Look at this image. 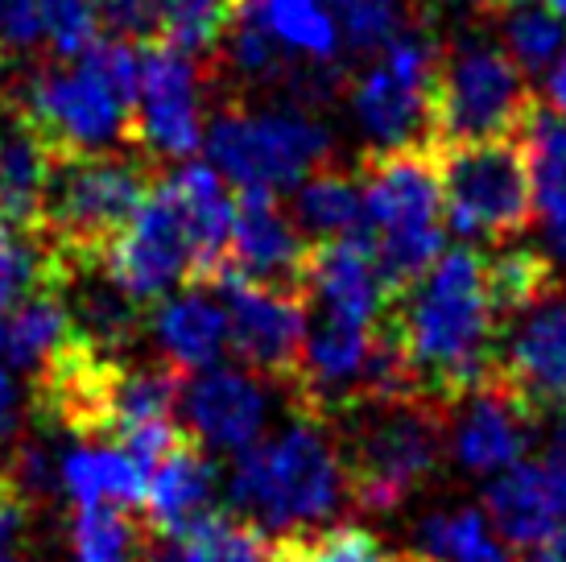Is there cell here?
Instances as JSON below:
<instances>
[{
	"instance_id": "cell-2",
	"label": "cell",
	"mask_w": 566,
	"mask_h": 562,
	"mask_svg": "<svg viewBox=\"0 0 566 562\" xmlns=\"http://www.w3.org/2000/svg\"><path fill=\"white\" fill-rule=\"evenodd\" d=\"M142 63L125 38L99 33L75 59L38 63L9 87L50 154H87L133 145ZM137 149V145H133Z\"/></svg>"
},
{
	"instance_id": "cell-38",
	"label": "cell",
	"mask_w": 566,
	"mask_h": 562,
	"mask_svg": "<svg viewBox=\"0 0 566 562\" xmlns=\"http://www.w3.org/2000/svg\"><path fill=\"white\" fill-rule=\"evenodd\" d=\"M95 13L108 38H125L133 46L158 38V0H95Z\"/></svg>"
},
{
	"instance_id": "cell-22",
	"label": "cell",
	"mask_w": 566,
	"mask_h": 562,
	"mask_svg": "<svg viewBox=\"0 0 566 562\" xmlns=\"http://www.w3.org/2000/svg\"><path fill=\"white\" fill-rule=\"evenodd\" d=\"M216 500V464L195 438H182L158 468L145 476L142 517L154 538H182V533L211 513Z\"/></svg>"
},
{
	"instance_id": "cell-5",
	"label": "cell",
	"mask_w": 566,
	"mask_h": 562,
	"mask_svg": "<svg viewBox=\"0 0 566 562\" xmlns=\"http://www.w3.org/2000/svg\"><path fill=\"white\" fill-rule=\"evenodd\" d=\"M339 438L352 504L368 513H394L439 476L447 459V402L409 389L352 409Z\"/></svg>"
},
{
	"instance_id": "cell-32",
	"label": "cell",
	"mask_w": 566,
	"mask_h": 562,
	"mask_svg": "<svg viewBox=\"0 0 566 562\" xmlns=\"http://www.w3.org/2000/svg\"><path fill=\"white\" fill-rule=\"evenodd\" d=\"M273 562H401V554H389L380 538L352 521H331L315 530L273 533Z\"/></svg>"
},
{
	"instance_id": "cell-8",
	"label": "cell",
	"mask_w": 566,
	"mask_h": 562,
	"mask_svg": "<svg viewBox=\"0 0 566 562\" xmlns=\"http://www.w3.org/2000/svg\"><path fill=\"white\" fill-rule=\"evenodd\" d=\"M203 149L232 187L294 190L306 174L327 166L335 140L302 108H252L249 100H223L207 121Z\"/></svg>"
},
{
	"instance_id": "cell-45",
	"label": "cell",
	"mask_w": 566,
	"mask_h": 562,
	"mask_svg": "<svg viewBox=\"0 0 566 562\" xmlns=\"http://www.w3.org/2000/svg\"><path fill=\"white\" fill-rule=\"evenodd\" d=\"M546 547H551L554 559L566 562V525H563V530H554V538H551V542H546Z\"/></svg>"
},
{
	"instance_id": "cell-33",
	"label": "cell",
	"mask_w": 566,
	"mask_h": 562,
	"mask_svg": "<svg viewBox=\"0 0 566 562\" xmlns=\"http://www.w3.org/2000/svg\"><path fill=\"white\" fill-rule=\"evenodd\" d=\"M484 278H488L492 306L501 314V327H504V319H513V314L525 311L530 302L558 290V273H554L551 257L534 249L484 252Z\"/></svg>"
},
{
	"instance_id": "cell-28",
	"label": "cell",
	"mask_w": 566,
	"mask_h": 562,
	"mask_svg": "<svg viewBox=\"0 0 566 562\" xmlns=\"http://www.w3.org/2000/svg\"><path fill=\"white\" fill-rule=\"evenodd\" d=\"M413 542H418L413 554H422L426 562H517L513 547L496 538L484 509H472V504L422 517Z\"/></svg>"
},
{
	"instance_id": "cell-48",
	"label": "cell",
	"mask_w": 566,
	"mask_h": 562,
	"mask_svg": "<svg viewBox=\"0 0 566 562\" xmlns=\"http://www.w3.org/2000/svg\"><path fill=\"white\" fill-rule=\"evenodd\" d=\"M509 4H521V0H488V9L496 13V9H509Z\"/></svg>"
},
{
	"instance_id": "cell-30",
	"label": "cell",
	"mask_w": 566,
	"mask_h": 562,
	"mask_svg": "<svg viewBox=\"0 0 566 562\" xmlns=\"http://www.w3.org/2000/svg\"><path fill=\"white\" fill-rule=\"evenodd\" d=\"M249 0H158V38L170 46L216 59Z\"/></svg>"
},
{
	"instance_id": "cell-42",
	"label": "cell",
	"mask_w": 566,
	"mask_h": 562,
	"mask_svg": "<svg viewBox=\"0 0 566 562\" xmlns=\"http://www.w3.org/2000/svg\"><path fill=\"white\" fill-rule=\"evenodd\" d=\"M430 4H434L430 13H459L463 21H472V17H492L488 0H430Z\"/></svg>"
},
{
	"instance_id": "cell-31",
	"label": "cell",
	"mask_w": 566,
	"mask_h": 562,
	"mask_svg": "<svg viewBox=\"0 0 566 562\" xmlns=\"http://www.w3.org/2000/svg\"><path fill=\"white\" fill-rule=\"evenodd\" d=\"M174 542L187 562H273L269 533L232 509H211Z\"/></svg>"
},
{
	"instance_id": "cell-46",
	"label": "cell",
	"mask_w": 566,
	"mask_h": 562,
	"mask_svg": "<svg viewBox=\"0 0 566 562\" xmlns=\"http://www.w3.org/2000/svg\"><path fill=\"white\" fill-rule=\"evenodd\" d=\"M521 562H558L551 554V547H534V550H521Z\"/></svg>"
},
{
	"instance_id": "cell-6",
	"label": "cell",
	"mask_w": 566,
	"mask_h": 562,
	"mask_svg": "<svg viewBox=\"0 0 566 562\" xmlns=\"http://www.w3.org/2000/svg\"><path fill=\"white\" fill-rule=\"evenodd\" d=\"M364 223L389 294L422 278L442 252V183L430 149H368L356 166Z\"/></svg>"
},
{
	"instance_id": "cell-7",
	"label": "cell",
	"mask_w": 566,
	"mask_h": 562,
	"mask_svg": "<svg viewBox=\"0 0 566 562\" xmlns=\"http://www.w3.org/2000/svg\"><path fill=\"white\" fill-rule=\"evenodd\" d=\"M492 17H472L463 30L442 33L434 66V149L447 140L517 137L537 104L530 75L488 33Z\"/></svg>"
},
{
	"instance_id": "cell-41",
	"label": "cell",
	"mask_w": 566,
	"mask_h": 562,
	"mask_svg": "<svg viewBox=\"0 0 566 562\" xmlns=\"http://www.w3.org/2000/svg\"><path fill=\"white\" fill-rule=\"evenodd\" d=\"M21 409H25V402H21V389H17L13 373L0 364V438L17 435V426H21Z\"/></svg>"
},
{
	"instance_id": "cell-26",
	"label": "cell",
	"mask_w": 566,
	"mask_h": 562,
	"mask_svg": "<svg viewBox=\"0 0 566 562\" xmlns=\"http://www.w3.org/2000/svg\"><path fill=\"white\" fill-rule=\"evenodd\" d=\"M75 327L80 323L71 314L66 290L33 294L30 302L0 314V364L17 373H33Z\"/></svg>"
},
{
	"instance_id": "cell-19",
	"label": "cell",
	"mask_w": 566,
	"mask_h": 562,
	"mask_svg": "<svg viewBox=\"0 0 566 562\" xmlns=\"http://www.w3.org/2000/svg\"><path fill=\"white\" fill-rule=\"evenodd\" d=\"M174 199L190 244V278L187 285H211L228 269V244L237 223V190L216 166L203 162H178V170L161 178Z\"/></svg>"
},
{
	"instance_id": "cell-10",
	"label": "cell",
	"mask_w": 566,
	"mask_h": 562,
	"mask_svg": "<svg viewBox=\"0 0 566 562\" xmlns=\"http://www.w3.org/2000/svg\"><path fill=\"white\" fill-rule=\"evenodd\" d=\"M434 17L413 21L373 54V63L347 83V104L373 149H430L434 154Z\"/></svg>"
},
{
	"instance_id": "cell-49",
	"label": "cell",
	"mask_w": 566,
	"mask_h": 562,
	"mask_svg": "<svg viewBox=\"0 0 566 562\" xmlns=\"http://www.w3.org/2000/svg\"><path fill=\"white\" fill-rule=\"evenodd\" d=\"M0 562H17V559H13V554H0Z\"/></svg>"
},
{
	"instance_id": "cell-44",
	"label": "cell",
	"mask_w": 566,
	"mask_h": 562,
	"mask_svg": "<svg viewBox=\"0 0 566 562\" xmlns=\"http://www.w3.org/2000/svg\"><path fill=\"white\" fill-rule=\"evenodd\" d=\"M21 488L13 485V471H9V455H0V497H13Z\"/></svg>"
},
{
	"instance_id": "cell-36",
	"label": "cell",
	"mask_w": 566,
	"mask_h": 562,
	"mask_svg": "<svg viewBox=\"0 0 566 562\" xmlns=\"http://www.w3.org/2000/svg\"><path fill=\"white\" fill-rule=\"evenodd\" d=\"M504 13V25H501V38H504V50L517 59V66L525 75H537V71H546V66L563 54L566 46V21L542 4H509L501 9Z\"/></svg>"
},
{
	"instance_id": "cell-37",
	"label": "cell",
	"mask_w": 566,
	"mask_h": 562,
	"mask_svg": "<svg viewBox=\"0 0 566 562\" xmlns=\"http://www.w3.org/2000/svg\"><path fill=\"white\" fill-rule=\"evenodd\" d=\"M38 21L50 59H75L104 33L95 0H38Z\"/></svg>"
},
{
	"instance_id": "cell-4",
	"label": "cell",
	"mask_w": 566,
	"mask_h": 562,
	"mask_svg": "<svg viewBox=\"0 0 566 562\" xmlns=\"http://www.w3.org/2000/svg\"><path fill=\"white\" fill-rule=\"evenodd\" d=\"M158 178V162H149L133 145L59 154L46 178L38 232L46 236L50 249L63 257L75 278L99 273L112 240L142 211Z\"/></svg>"
},
{
	"instance_id": "cell-47",
	"label": "cell",
	"mask_w": 566,
	"mask_h": 562,
	"mask_svg": "<svg viewBox=\"0 0 566 562\" xmlns=\"http://www.w3.org/2000/svg\"><path fill=\"white\" fill-rule=\"evenodd\" d=\"M546 9H551L558 21H566V0H546Z\"/></svg>"
},
{
	"instance_id": "cell-18",
	"label": "cell",
	"mask_w": 566,
	"mask_h": 562,
	"mask_svg": "<svg viewBox=\"0 0 566 562\" xmlns=\"http://www.w3.org/2000/svg\"><path fill=\"white\" fill-rule=\"evenodd\" d=\"M311 244L302 240L290 207L277 199V190L237 187V223L228 244V269L261 285H285L302 290Z\"/></svg>"
},
{
	"instance_id": "cell-21",
	"label": "cell",
	"mask_w": 566,
	"mask_h": 562,
	"mask_svg": "<svg viewBox=\"0 0 566 562\" xmlns=\"http://www.w3.org/2000/svg\"><path fill=\"white\" fill-rule=\"evenodd\" d=\"M54 166V154L21 112L17 95L0 92V223L38 232L42 219V195Z\"/></svg>"
},
{
	"instance_id": "cell-23",
	"label": "cell",
	"mask_w": 566,
	"mask_h": 562,
	"mask_svg": "<svg viewBox=\"0 0 566 562\" xmlns=\"http://www.w3.org/2000/svg\"><path fill=\"white\" fill-rule=\"evenodd\" d=\"M484 517L513 550L546 547L558 530V509L542 485L534 459H517L513 468L496 471L484 488Z\"/></svg>"
},
{
	"instance_id": "cell-27",
	"label": "cell",
	"mask_w": 566,
	"mask_h": 562,
	"mask_svg": "<svg viewBox=\"0 0 566 562\" xmlns=\"http://www.w3.org/2000/svg\"><path fill=\"white\" fill-rule=\"evenodd\" d=\"M71 281L75 273L50 249L46 236L0 223V314L30 302L33 294L71 290Z\"/></svg>"
},
{
	"instance_id": "cell-14",
	"label": "cell",
	"mask_w": 566,
	"mask_h": 562,
	"mask_svg": "<svg viewBox=\"0 0 566 562\" xmlns=\"http://www.w3.org/2000/svg\"><path fill=\"white\" fill-rule=\"evenodd\" d=\"M99 273L125 290L133 302H142L145 311L170 294L174 285H187L190 278V244L187 228L166 187H154V195L142 204V211L128 219L125 232L112 240L108 257Z\"/></svg>"
},
{
	"instance_id": "cell-25",
	"label": "cell",
	"mask_w": 566,
	"mask_h": 562,
	"mask_svg": "<svg viewBox=\"0 0 566 562\" xmlns=\"http://www.w3.org/2000/svg\"><path fill=\"white\" fill-rule=\"evenodd\" d=\"M290 216L306 236L315 240H335V236H356L364 228V190L356 170L344 166H318L306 174L294 199H290Z\"/></svg>"
},
{
	"instance_id": "cell-17",
	"label": "cell",
	"mask_w": 566,
	"mask_h": 562,
	"mask_svg": "<svg viewBox=\"0 0 566 562\" xmlns=\"http://www.w3.org/2000/svg\"><path fill=\"white\" fill-rule=\"evenodd\" d=\"M302 298H306V311L331 314L344 323H364V327L385 323L389 302H394L377 266V252L360 232L311 244L306 269H302Z\"/></svg>"
},
{
	"instance_id": "cell-34",
	"label": "cell",
	"mask_w": 566,
	"mask_h": 562,
	"mask_svg": "<svg viewBox=\"0 0 566 562\" xmlns=\"http://www.w3.org/2000/svg\"><path fill=\"white\" fill-rule=\"evenodd\" d=\"M249 9L265 21V30L282 46L318 63L339 59V25L323 9V0H249Z\"/></svg>"
},
{
	"instance_id": "cell-16",
	"label": "cell",
	"mask_w": 566,
	"mask_h": 562,
	"mask_svg": "<svg viewBox=\"0 0 566 562\" xmlns=\"http://www.w3.org/2000/svg\"><path fill=\"white\" fill-rule=\"evenodd\" d=\"M269 414V381L240 368H203L187 373L178 393V422L203 451L240 455L261 438Z\"/></svg>"
},
{
	"instance_id": "cell-11",
	"label": "cell",
	"mask_w": 566,
	"mask_h": 562,
	"mask_svg": "<svg viewBox=\"0 0 566 562\" xmlns=\"http://www.w3.org/2000/svg\"><path fill=\"white\" fill-rule=\"evenodd\" d=\"M142 87H137V125L133 145L158 166H178L203 149L207 95L220 87V63L199 59L170 42H142Z\"/></svg>"
},
{
	"instance_id": "cell-13",
	"label": "cell",
	"mask_w": 566,
	"mask_h": 562,
	"mask_svg": "<svg viewBox=\"0 0 566 562\" xmlns=\"http://www.w3.org/2000/svg\"><path fill=\"white\" fill-rule=\"evenodd\" d=\"M492 373L534 409L537 422L566 418V294L563 285L504 319Z\"/></svg>"
},
{
	"instance_id": "cell-35",
	"label": "cell",
	"mask_w": 566,
	"mask_h": 562,
	"mask_svg": "<svg viewBox=\"0 0 566 562\" xmlns=\"http://www.w3.org/2000/svg\"><path fill=\"white\" fill-rule=\"evenodd\" d=\"M434 17L418 0H335V25H339V42L356 50V54H377L389 46L397 33L409 30L413 21Z\"/></svg>"
},
{
	"instance_id": "cell-1",
	"label": "cell",
	"mask_w": 566,
	"mask_h": 562,
	"mask_svg": "<svg viewBox=\"0 0 566 562\" xmlns=\"http://www.w3.org/2000/svg\"><path fill=\"white\" fill-rule=\"evenodd\" d=\"M385 323L394 327L409 368L426 393L442 402L472 389L492 373L501 314L484 278V252L442 249L422 278L389 302Z\"/></svg>"
},
{
	"instance_id": "cell-24",
	"label": "cell",
	"mask_w": 566,
	"mask_h": 562,
	"mask_svg": "<svg viewBox=\"0 0 566 562\" xmlns=\"http://www.w3.org/2000/svg\"><path fill=\"white\" fill-rule=\"evenodd\" d=\"M59 488L75 504H128L142 509L145 471L112 443H80L59 455Z\"/></svg>"
},
{
	"instance_id": "cell-39",
	"label": "cell",
	"mask_w": 566,
	"mask_h": 562,
	"mask_svg": "<svg viewBox=\"0 0 566 562\" xmlns=\"http://www.w3.org/2000/svg\"><path fill=\"white\" fill-rule=\"evenodd\" d=\"M542 426H551V430L542 438V455H537L534 464L542 471V485L551 492L558 517H566V418H551L542 422Z\"/></svg>"
},
{
	"instance_id": "cell-20",
	"label": "cell",
	"mask_w": 566,
	"mask_h": 562,
	"mask_svg": "<svg viewBox=\"0 0 566 562\" xmlns=\"http://www.w3.org/2000/svg\"><path fill=\"white\" fill-rule=\"evenodd\" d=\"M145 331L158 344V356L182 373L216 368L232 352L223 302H216L207 285H182V294L154 302L145 314Z\"/></svg>"
},
{
	"instance_id": "cell-3",
	"label": "cell",
	"mask_w": 566,
	"mask_h": 562,
	"mask_svg": "<svg viewBox=\"0 0 566 562\" xmlns=\"http://www.w3.org/2000/svg\"><path fill=\"white\" fill-rule=\"evenodd\" d=\"M232 513L273 533L331 525L352 509L347 464L331 422L294 414L273 438H256L237 455L228 476Z\"/></svg>"
},
{
	"instance_id": "cell-12",
	"label": "cell",
	"mask_w": 566,
	"mask_h": 562,
	"mask_svg": "<svg viewBox=\"0 0 566 562\" xmlns=\"http://www.w3.org/2000/svg\"><path fill=\"white\" fill-rule=\"evenodd\" d=\"M207 290L223 298L228 314V344L249 373L265 376L269 385L285 389L298 368L302 340H306V298L302 290L261 285L223 269Z\"/></svg>"
},
{
	"instance_id": "cell-15",
	"label": "cell",
	"mask_w": 566,
	"mask_h": 562,
	"mask_svg": "<svg viewBox=\"0 0 566 562\" xmlns=\"http://www.w3.org/2000/svg\"><path fill=\"white\" fill-rule=\"evenodd\" d=\"M537 414L496 373L447 402V451L472 476H496L525 459L537 438Z\"/></svg>"
},
{
	"instance_id": "cell-40",
	"label": "cell",
	"mask_w": 566,
	"mask_h": 562,
	"mask_svg": "<svg viewBox=\"0 0 566 562\" xmlns=\"http://www.w3.org/2000/svg\"><path fill=\"white\" fill-rule=\"evenodd\" d=\"M534 195H537V219L546 223L554 252L566 261V178L563 183H551V187H537Z\"/></svg>"
},
{
	"instance_id": "cell-29",
	"label": "cell",
	"mask_w": 566,
	"mask_h": 562,
	"mask_svg": "<svg viewBox=\"0 0 566 562\" xmlns=\"http://www.w3.org/2000/svg\"><path fill=\"white\" fill-rule=\"evenodd\" d=\"M154 533L128 504H75L71 562H142Z\"/></svg>"
},
{
	"instance_id": "cell-43",
	"label": "cell",
	"mask_w": 566,
	"mask_h": 562,
	"mask_svg": "<svg viewBox=\"0 0 566 562\" xmlns=\"http://www.w3.org/2000/svg\"><path fill=\"white\" fill-rule=\"evenodd\" d=\"M142 562H187V559H182L178 542H170V538H154V542L145 547V559Z\"/></svg>"
},
{
	"instance_id": "cell-9",
	"label": "cell",
	"mask_w": 566,
	"mask_h": 562,
	"mask_svg": "<svg viewBox=\"0 0 566 562\" xmlns=\"http://www.w3.org/2000/svg\"><path fill=\"white\" fill-rule=\"evenodd\" d=\"M442 219L463 240H517L537 219L530 157L517 137L447 140L434 149Z\"/></svg>"
}]
</instances>
